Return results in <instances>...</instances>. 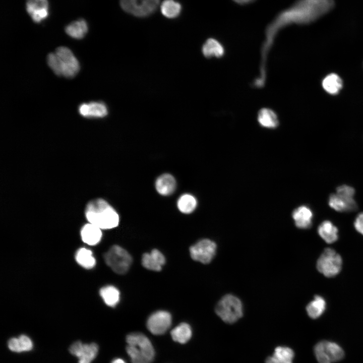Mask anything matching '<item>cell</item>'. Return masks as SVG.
Listing matches in <instances>:
<instances>
[{"label": "cell", "mask_w": 363, "mask_h": 363, "mask_svg": "<svg viewBox=\"0 0 363 363\" xmlns=\"http://www.w3.org/2000/svg\"><path fill=\"white\" fill-rule=\"evenodd\" d=\"M334 4V0H296L275 16L265 31V39L261 48L259 80H266L268 55L279 31L293 24L312 23L329 12Z\"/></svg>", "instance_id": "cell-1"}, {"label": "cell", "mask_w": 363, "mask_h": 363, "mask_svg": "<svg viewBox=\"0 0 363 363\" xmlns=\"http://www.w3.org/2000/svg\"><path fill=\"white\" fill-rule=\"evenodd\" d=\"M88 222L101 229L113 228L118 225L119 216L115 209L102 199L92 200L85 209Z\"/></svg>", "instance_id": "cell-2"}, {"label": "cell", "mask_w": 363, "mask_h": 363, "mask_svg": "<svg viewBox=\"0 0 363 363\" xmlns=\"http://www.w3.org/2000/svg\"><path fill=\"white\" fill-rule=\"evenodd\" d=\"M47 62L49 68L58 76L67 78L75 77L80 70L79 63L69 48L60 46L48 54Z\"/></svg>", "instance_id": "cell-3"}, {"label": "cell", "mask_w": 363, "mask_h": 363, "mask_svg": "<svg viewBox=\"0 0 363 363\" xmlns=\"http://www.w3.org/2000/svg\"><path fill=\"white\" fill-rule=\"evenodd\" d=\"M215 312L224 322L233 323L243 316L242 303L235 296L227 294L218 301L215 308Z\"/></svg>", "instance_id": "cell-4"}, {"label": "cell", "mask_w": 363, "mask_h": 363, "mask_svg": "<svg viewBox=\"0 0 363 363\" xmlns=\"http://www.w3.org/2000/svg\"><path fill=\"white\" fill-rule=\"evenodd\" d=\"M355 190L351 186L343 185L336 188V193L330 194L328 204L331 208L338 212H352L357 209L353 199Z\"/></svg>", "instance_id": "cell-5"}, {"label": "cell", "mask_w": 363, "mask_h": 363, "mask_svg": "<svg viewBox=\"0 0 363 363\" xmlns=\"http://www.w3.org/2000/svg\"><path fill=\"white\" fill-rule=\"evenodd\" d=\"M105 262L113 271L118 274H124L129 270L132 263L130 254L117 245L112 246L103 256Z\"/></svg>", "instance_id": "cell-6"}, {"label": "cell", "mask_w": 363, "mask_h": 363, "mask_svg": "<svg viewBox=\"0 0 363 363\" xmlns=\"http://www.w3.org/2000/svg\"><path fill=\"white\" fill-rule=\"evenodd\" d=\"M342 260L339 254L331 248L325 249L317 262L318 271L327 277L337 275L341 271Z\"/></svg>", "instance_id": "cell-7"}, {"label": "cell", "mask_w": 363, "mask_h": 363, "mask_svg": "<svg viewBox=\"0 0 363 363\" xmlns=\"http://www.w3.org/2000/svg\"><path fill=\"white\" fill-rule=\"evenodd\" d=\"M159 0H120V5L126 12L137 17H146L157 8Z\"/></svg>", "instance_id": "cell-8"}, {"label": "cell", "mask_w": 363, "mask_h": 363, "mask_svg": "<svg viewBox=\"0 0 363 363\" xmlns=\"http://www.w3.org/2000/svg\"><path fill=\"white\" fill-rule=\"evenodd\" d=\"M216 249L217 246L213 241L203 239L190 247V253L194 260L206 264L213 259Z\"/></svg>", "instance_id": "cell-9"}, {"label": "cell", "mask_w": 363, "mask_h": 363, "mask_svg": "<svg viewBox=\"0 0 363 363\" xmlns=\"http://www.w3.org/2000/svg\"><path fill=\"white\" fill-rule=\"evenodd\" d=\"M171 316L166 311H159L152 314L147 322V327L153 334H164L170 327Z\"/></svg>", "instance_id": "cell-10"}, {"label": "cell", "mask_w": 363, "mask_h": 363, "mask_svg": "<svg viewBox=\"0 0 363 363\" xmlns=\"http://www.w3.org/2000/svg\"><path fill=\"white\" fill-rule=\"evenodd\" d=\"M69 351L78 357L79 363H91L97 354L98 346L95 343L83 344L81 341H77L71 345Z\"/></svg>", "instance_id": "cell-11"}, {"label": "cell", "mask_w": 363, "mask_h": 363, "mask_svg": "<svg viewBox=\"0 0 363 363\" xmlns=\"http://www.w3.org/2000/svg\"><path fill=\"white\" fill-rule=\"evenodd\" d=\"M126 341L128 345L136 347L150 360H153L154 349L151 341L145 335L139 332L130 333L127 336Z\"/></svg>", "instance_id": "cell-12"}, {"label": "cell", "mask_w": 363, "mask_h": 363, "mask_svg": "<svg viewBox=\"0 0 363 363\" xmlns=\"http://www.w3.org/2000/svg\"><path fill=\"white\" fill-rule=\"evenodd\" d=\"M47 0H27V12L35 23H39L45 20L49 15Z\"/></svg>", "instance_id": "cell-13"}, {"label": "cell", "mask_w": 363, "mask_h": 363, "mask_svg": "<svg viewBox=\"0 0 363 363\" xmlns=\"http://www.w3.org/2000/svg\"><path fill=\"white\" fill-rule=\"evenodd\" d=\"M80 114L87 118H100L106 116L108 110L102 102L92 101L81 104L78 107Z\"/></svg>", "instance_id": "cell-14"}, {"label": "cell", "mask_w": 363, "mask_h": 363, "mask_svg": "<svg viewBox=\"0 0 363 363\" xmlns=\"http://www.w3.org/2000/svg\"><path fill=\"white\" fill-rule=\"evenodd\" d=\"M165 263L164 256L157 249L152 250L150 253L144 254L142 257V265L150 270L159 271Z\"/></svg>", "instance_id": "cell-15"}, {"label": "cell", "mask_w": 363, "mask_h": 363, "mask_svg": "<svg viewBox=\"0 0 363 363\" xmlns=\"http://www.w3.org/2000/svg\"><path fill=\"white\" fill-rule=\"evenodd\" d=\"M292 216L298 228L308 229L311 227L313 213L308 206H300L297 207L293 211Z\"/></svg>", "instance_id": "cell-16"}, {"label": "cell", "mask_w": 363, "mask_h": 363, "mask_svg": "<svg viewBox=\"0 0 363 363\" xmlns=\"http://www.w3.org/2000/svg\"><path fill=\"white\" fill-rule=\"evenodd\" d=\"M259 124L263 128L274 129L279 125L277 114L273 109L265 107L260 109L257 114Z\"/></svg>", "instance_id": "cell-17"}, {"label": "cell", "mask_w": 363, "mask_h": 363, "mask_svg": "<svg viewBox=\"0 0 363 363\" xmlns=\"http://www.w3.org/2000/svg\"><path fill=\"white\" fill-rule=\"evenodd\" d=\"M102 235L101 229L89 222L84 225L81 230L82 240L90 246L98 244L101 239Z\"/></svg>", "instance_id": "cell-18"}, {"label": "cell", "mask_w": 363, "mask_h": 363, "mask_svg": "<svg viewBox=\"0 0 363 363\" xmlns=\"http://www.w3.org/2000/svg\"><path fill=\"white\" fill-rule=\"evenodd\" d=\"M174 177L169 173L159 176L155 182V188L157 192L162 196H168L174 191L176 188Z\"/></svg>", "instance_id": "cell-19"}, {"label": "cell", "mask_w": 363, "mask_h": 363, "mask_svg": "<svg viewBox=\"0 0 363 363\" xmlns=\"http://www.w3.org/2000/svg\"><path fill=\"white\" fill-rule=\"evenodd\" d=\"M202 51L203 55L208 58H220L225 53V49L222 44L213 38H210L205 41L202 46Z\"/></svg>", "instance_id": "cell-20"}, {"label": "cell", "mask_w": 363, "mask_h": 363, "mask_svg": "<svg viewBox=\"0 0 363 363\" xmlns=\"http://www.w3.org/2000/svg\"><path fill=\"white\" fill-rule=\"evenodd\" d=\"M338 232L336 226L328 220L323 221L318 228L319 235L327 244L333 243L338 239Z\"/></svg>", "instance_id": "cell-21"}, {"label": "cell", "mask_w": 363, "mask_h": 363, "mask_svg": "<svg viewBox=\"0 0 363 363\" xmlns=\"http://www.w3.org/2000/svg\"><path fill=\"white\" fill-rule=\"evenodd\" d=\"M88 31L87 23L83 19L73 21L65 27L66 33L69 36L77 39L84 38Z\"/></svg>", "instance_id": "cell-22"}, {"label": "cell", "mask_w": 363, "mask_h": 363, "mask_svg": "<svg viewBox=\"0 0 363 363\" xmlns=\"http://www.w3.org/2000/svg\"><path fill=\"white\" fill-rule=\"evenodd\" d=\"M322 87L324 90L331 95L338 94L343 87L341 78L335 73H330L322 80Z\"/></svg>", "instance_id": "cell-23"}, {"label": "cell", "mask_w": 363, "mask_h": 363, "mask_svg": "<svg viewBox=\"0 0 363 363\" xmlns=\"http://www.w3.org/2000/svg\"><path fill=\"white\" fill-rule=\"evenodd\" d=\"M293 350L289 347L279 346L275 348L273 354L268 357L266 363H292Z\"/></svg>", "instance_id": "cell-24"}, {"label": "cell", "mask_w": 363, "mask_h": 363, "mask_svg": "<svg viewBox=\"0 0 363 363\" xmlns=\"http://www.w3.org/2000/svg\"><path fill=\"white\" fill-rule=\"evenodd\" d=\"M326 301L322 296L315 295L314 298L307 305L306 310L309 317L313 319L320 317L326 310Z\"/></svg>", "instance_id": "cell-25"}, {"label": "cell", "mask_w": 363, "mask_h": 363, "mask_svg": "<svg viewBox=\"0 0 363 363\" xmlns=\"http://www.w3.org/2000/svg\"><path fill=\"white\" fill-rule=\"evenodd\" d=\"M170 334L174 341L184 344L190 339L192 332L191 328L188 324L182 323L173 328Z\"/></svg>", "instance_id": "cell-26"}, {"label": "cell", "mask_w": 363, "mask_h": 363, "mask_svg": "<svg viewBox=\"0 0 363 363\" xmlns=\"http://www.w3.org/2000/svg\"><path fill=\"white\" fill-rule=\"evenodd\" d=\"M100 295L105 304L109 307H115L119 300V291L112 285L102 287L100 290Z\"/></svg>", "instance_id": "cell-27"}, {"label": "cell", "mask_w": 363, "mask_h": 363, "mask_svg": "<svg viewBox=\"0 0 363 363\" xmlns=\"http://www.w3.org/2000/svg\"><path fill=\"white\" fill-rule=\"evenodd\" d=\"M75 259L81 266L87 269L92 268L96 264V260L92 251L85 248L78 250Z\"/></svg>", "instance_id": "cell-28"}, {"label": "cell", "mask_w": 363, "mask_h": 363, "mask_svg": "<svg viewBox=\"0 0 363 363\" xmlns=\"http://www.w3.org/2000/svg\"><path fill=\"white\" fill-rule=\"evenodd\" d=\"M324 350L331 362L342 359L344 353L342 348L337 343L328 341H322Z\"/></svg>", "instance_id": "cell-29"}, {"label": "cell", "mask_w": 363, "mask_h": 363, "mask_svg": "<svg viewBox=\"0 0 363 363\" xmlns=\"http://www.w3.org/2000/svg\"><path fill=\"white\" fill-rule=\"evenodd\" d=\"M197 205L196 199L192 195L185 194L178 199L177 206L183 213L190 214L194 211Z\"/></svg>", "instance_id": "cell-30"}, {"label": "cell", "mask_w": 363, "mask_h": 363, "mask_svg": "<svg viewBox=\"0 0 363 363\" xmlns=\"http://www.w3.org/2000/svg\"><path fill=\"white\" fill-rule=\"evenodd\" d=\"M182 7L180 5L174 0H164L161 5V12L168 18H174L179 15Z\"/></svg>", "instance_id": "cell-31"}, {"label": "cell", "mask_w": 363, "mask_h": 363, "mask_svg": "<svg viewBox=\"0 0 363 363\" xmlns=\"http://www.w3.org/2000/svg\"><path fill=\"white\" fill-rule=\"evenodd\" d=\"M126 351L131 358L132 363H150L151 362L142 352L136 347L128 345Z\"/></svg>", "instance_id": "cell-32"}, {"label": "cell", "mask_w": 363, "mask_h": 363, "mask_svg": "<svg viewBox=\"0 0 363 363\" xmlns=\"http://www.w3.org/2000/svg\"><path fill=\"white\" fill-rule=\"evenodd\" d=\"M314 352L319 363H331L329 357L326 354L322 342H318L315 346Z\"/></svg>", "instance_id": "cell-33"}, {"label": "cell", "mask_w": 363, "mask_h": 363, "mask_svg": "<svg viewBox=\"0 0 363 363\" xmlns=\"http://www.w3.org/2000/svg\"><path fill=\"white\" fill-rule=\"evenodd\" d=\"M18 339L22 351H29L32 349L33 343L29 337L21 335Z\"/></svg>", "instance_id": "cell-34"}, {"label": "cell", "mask_w": 363, "mask_h": 363, "mask_svg": "<svg viewBox=\"0 0 363 363\" xmlns=\"http://www.w3.org/2000/svg\"><path fill=\"white\" fill-rule=\"evenodd\" d=\"M8 347L12 351L22 352L18 338H11L8 341Z\"/></svg>", "instance_id": "cell-35"}, {"label": "cell", "mask_w": 363, "mask_h": 363, "mask_svg": "<svg viewBox=\"0 0 363 363\" xmlns=\"http://www.w3.org/2000/svg\"><path fill=\"white\" fill-rule=\"evenodd\" d=\"M354 226L356 231L363 235V212L360 213L356 216Z\"/></svg>", "instance_id": "cell-36"}, {"label": "cell", "mask_w": 363, "mask_h": 363, "mask_svg": "<svg viewBox=\"0 0 363 363\" xmlns=\"http://www.w3.org/2000/svg\"><path fill=\"white\" fill-rule=\"evenodd\" d=\"M234 1L235 3L240 5H245L249 4L251 3L254 2L255 0H232Z\"/></svg>", "instance_id": "cell-37"}, {"label": "cell", "mask_w": 363, "mask_h": 363, "mask_svg": "<svg viewBox=\"0 0 363 363\" xmlns=\"http://www.w3.org/2000/svg\"><path fill=\"white\" fill-rule=\"evenodd\" d=\"M111 363H126V361L122 358H117L113 359Z\"/></svg>", "instance_id": "cell-38"}]
</instances>
